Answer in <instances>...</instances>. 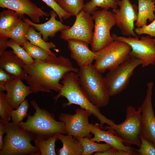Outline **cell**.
Here are the masks:
<instances>
[{"instance_id": "obj_33", "label": "cell", "mask_w": 155, "mask_h": 155, "mask_svg": "<svg viewBox=\"0 0 155 155\" xmlns=\"http://www.w3.org/2000/svg\"><path fill=\"white\" fill-rule=\"evenodd\" d=\"M29 105L27 99L23 101L15 110H13L11 113L12 122L15 123L21 122L27 117Z\"/></svg>"}, {"instance_id": "obj_9", "label": "cell", "mask_w": 155, "mask_h": 155, "mask_svg": "<svg viewBox=\"0 0 155 155\" xmlns=\"http://www.w3.org/2000/svg\"><path fill=\"white\" fill-rule=\"evenodd\" d=\"M92 16L94 24L93 38L90 44L92 50L96 53L114 40L111 35L110 30L116 24L114 13L108 10H97Z\"/></svg>"}, {"instance_id": "obj_7", "label": "cell", "mask_w": 155, "mask_h": 155, "mask_svg": "<svg viewBox=\"0 0 155 155\" xmlns=\"http://www.w3.org/2000/svg\"><path fill=\"white\" fill-rule=\"evenodd\" d=\"M132 49L127 43L114 40L109 45L95 53L94 65L102 73L116 67L129 56Z\"/></svg>"}, {"instance_id": "obj_13", "label": "cell", "mask_w": 155, "mask_h": 155, "mask_svg": "<svg viewBox=\"0 0 155 155\" xmlns=\"http://www.w3.org/2000/svg\"><path fill=\"white\" fill-rule=\"evenodd\" d=\"M90 14L83 10L76 16L73 25L61 31L60 38L64 40H75L89 44L93 36L94 24Z\"/></svg>"}, {"instance_id": "obj_2", "label": "cell", "mask_w": 155, "mask_h": 155, "mask_svg": "<svg viewBox=\"0 0 155 155\" xmlns=\"http://www.w3.org/2000/svg\"><path fill=\"white\" fill-rule=\"evenodd\" d=\"M62 80V86L59 93L53 98L55 102L60 97H65L68 102L63 104V108L73 104L79 106L97 118L100 122V128L105 124L110 126L115 125L113 120L103 115L99 108L90 100L81 86L76 73L69 72Z\"/></svg>"}, {"instance_id": "obj_27", "label": "cell", "mask_w": 155, "mask_h": 155, "mask_svg": "<svg viewBox=\"0 0 155 155\" xmlns=\"http://www.w3.org/2000/svg\"><path fill=\"white\" fill-rule=\"evenodd\" d=\"M58 134L47 139L36 138L34 140L35 145L39 149L40 155H56L55 144L58 140Z\"/></svg>"}, {"instance_id": "obj_8", "label": "cell", "mask_w": 155, "mask_h": 155, "mask_svg": "<svg viewBox=\"0 0 155 155\" xmlns=\"http://www.w3.org/2000/svg\"><path fill=\"white\" fill-rule=\"evenodd\" d=\"M142 63L141 59L129 55L116 67L109 71L104 79L110 96L119 94L127 88L134 70Z\"/></svg>"}, {"instance_id": "obj_1", "label": "cell", "mask_w": 155, "mask_h": 155, "mask_svg": "<svg viewBox=\"0 0 155 155\" xmlns=\"http://www.w3.org/2000/svg\"><path fill=\"white\" fill-rule=\"evenodd\" d=\"M25 80L32 93L59 92L62 84L60 83L67 73H77L79 69L74 67L69 58L61 55L50 56L42 60H34L30 65L24 64Z\"/></svg>"}, {"instance_id": "obj_11", "label": "cell", "mask_w": 155, "mask_h": 155, "mask_svg": "<svg viewBox=\"0 0 155 155\" xmlns=\"http://www.w3.org/2000/svg\"><path fill=\"white\" fill-rule=\"evenodd\" d=\"M75 112L73 115L62 113L59 115V121L64 124L65 134L74 137H90L91 126L89 117L91 115L80 107L76 109Z\"/></svg>"}, {"instance_id": "obj_40", "label": "cell", "mask_w": 155, "mask_h": 155, "mask_svg": "<svg viewBox=\"0 0 155 155\" xmlns=\"http://www.w3.org/2000/svg\"><path fill=\"white\" fill-rule=\"evenodd\" d=\"M8 38L0 37V55H1L7 47L6 45V42Z\"/></svg>"}, {"instance_id": "obj_25", "label": "cell", "mask_w": 155, "mask_h": 155, "mask_svg": "<svg viewBox=\"0 0 155 155\" xmlns=\"http://www.w3.org/2000/svg\"><path fill=\"white\" fill-rule=\"evenodd\" d=\"M75 137L80 141L83 147L82 155H91L94 153L103 152L113 147L106 143L100 144L92 141L87 137Z\"/></svg>"}, {"instance_id": "obj_5", "label": "cell", "mask_w": 155, "mask_h": 155, "mask_svg": "<svg viewBox=\"0 0 155 155\" xmlns=\"http://www.w3.org/2000/svg\"><path fill=\"white\" fill-rule=\"evenodd\" d=\"M19 123H7V132L3 138L4 145L0 151V155H40L38 148L31 143L36 136L22 130Z\"/></svg>"}, {"instance_id": "obj_22", "label": "cell", "mask_w": 155, "mask_h": 155, "mask_svg": "<svg viewBox=\"0 0 155 155\" xmlns=\"http://www.w3.org/2000/svg\"><path fill=\"white\" fill-rule=\"evenodd\" d=\"M24 17V15L13 10L3 9L0 13V36L12 30Z\"/></svg>"}, {"instance_id": "obj_28", "label": "cell", "mask_w": 155, "mask_h": 155, "mask_svg": "<svg viewBox=\"0 0 155 155\" xmlns=\"http://www.w3.org/2000/svg\"><path fill=\"white\" fill-rule=\"evenodd\" d=\"M117 0H90L85 4L83 11L90 14H93L98 10V7L102 9L108 10L117 8Z\"/></svg>"}, {"instance_id": "obj_14", "label": "cell", "mask_w": 155, "mask_h": 155, "mask_svg": "<svg viewBox=\"0 0 155 155\" xmlns=\"http://www.w3.org/2000/svg\"><path fill=\"white\" fill-rule=\"evenodd\" d=\"M154 84L149 82L141 108L142 134L155 145V116L153 108L152 98Z\"/></svg>"}, {"instance_id": "obj_38", "label": "cell", "mask_w": 155, "mask_h": 155, "mask_svg": "<svg viewBox=\"0 0 155 155\" xmlns=\"http://www.w3.org/2000/svg\"><path fill=\"white\" fill-rule=\"evenodd\" d=\"M94 155H132L131 153L112 147L103 152H97Z\"/></svg>"}, {"instance_id": "obj_10", "label": "cell", "mask_w": 155, "mask_h": 155, "mask_svg": "<svg viewBox=\"0 0 155 155\" xmlns=\"http://www.w3.org/2000/svg\"><path fill=\"white\" fill-rule=\"evenodd\" d=\"M114 40L125 42L129 44L132 50L130 56L139 58L142 61V67L155 64V39L149 36L137 37L118 36L112 35Z\"/></svg>"}, {"instance_id": "obj_20", "label": "cell", "mask_w": 155, "mask_h": 155, "mask_svg": "<svg viewBox=\"0 0 155 155\" xmlns=\"http://www.w3.org/2000/svg\"><path fill=\"white\" fill-rule=\"evenodd\" d=\"M23 62L15 54L13 51L5 50L0 55V68L13 76L25 80Z\"/></svg>"}, {"instance_id": "obj_15", "label": "cell", "mask_w": 155, "mask_h": 155, "mask_svg": "<svg viewBox=\"0 0 155 155\" xmlns=\"http://www.w3.org/2000/svg\"><path fill=\"white\" fill-rule=\"evenodd\" d=\"M0 7L26 15L32 22L37 24L40 22V18H44L49 15L30 0H0Z\"/></svg>"}, {"instance_id": "obj_26", "label": "cell", "mask_w": 155, "mask_h": 155, "mask_svg": "<svg viewBox=\"0 0 155 155\" xmlns=\"http://www.w3.org/2000/svg\"><path fill=\"white\" fill-rule=\"evenodd\" d=\"M30 27V26L22 19L12 30L3 37L9 38L22 46L24 43L28 40L26 36Z\"/></svg>"}, {"instance_id": "obj_21", "label": "cell", "mask_w": 155, "mask_h": 155, "mask_svg": "<svg viewBox=\"0 0 155 155\" xmlns=\"http://www.w3.org/2000/svg\"><path fill=\"white\" fill-rule=\"evenodd\" d=\"M137 19L135 23L137 28L147 25L148 20L151 22L155 19V0H137Z\"/></svg>"}, {"instance_id": "obj_42", "label": "cell", "mask_w": 155, "mask_h": 155, "mask_svg": "<svg viewBox=\"0 0 155 155\" xmlns=\"http://www.w3.org/2000/svg\"></svg>"}, {"instance_id": "obj_41", "label": "cell", "mask_w": 155, "mask_h": 155, "mask_svg": "<svg viewBox=\"0 0 155 155\" xmlns=\"http://www.w3.org/2000/svg\"><path fill=\"white\" fill-rule=\"evenodd\" d=\"M55 1H56L58 3V2L59 1V0H54Z\"/></svg>"}, {"instance_id": "obj_4", "label": "cell", "mask_w": 155, "mask_h": 155, "mask_svg": "<svg viewBox=\"0 0 155 155\" xmlns=\"http://www.w3.org/2000/svg\"><path fill=\"white\" fill-rule=\"evenodd\" d=\"M77 74L81 86L90 100L99 108L106 106L111 96L102 73L92 64L80 67Z\"/></svg>"}, {"instance_id": "obj_23", "label": "cell", "mask_w": 155, "mask_h": 155, "mask_svg": "<svg viewBox=\"0 0 155 155\" xmlns=\"http://www.w3.org/2000/svg\"><path fill=\"white\" fill-rule=\"evenodd\" d=\"M58 140L62 143V147L57 150L58 155H82L83 148L80 141L72 136L59 134Z\"/></svg>"}, {"instance_id": "obj_3", "label": "cell", "mask_w": 155, "mask_h": 155, "mask_svg": "<svg viewBox=\"0 0 155 155\" xmlns=\"http://www.w3.org/2000/svg\"><path fill=\"white\" fill-rule=\"evenodd\" d=\"M30 104L35 111L33 115L28 113L25 122L19 123L22 130L33 133L36 138L44 140L56 134H65L64 123L56 121L54 114L40 108L34 100Z\"/></svg>"}, {"instance_id": "obj_6", "label": "cell", "mask_w": 155, "mask_h": 155, "mask_svg": "<svg viewBox=\"0 0 155 155\" xmlns=\"http://www.w3.org/2000/svg\"><path fill=\"white\" fill-rule=\"evenodd\" d=\"M126 113L125 119L121 123L113 126L103 125L101 129L111 130L125 145H135L139 148L141 145L140 137L142 130L141 107H139L136 109L133 106H128Z\"/></svg>"}, {"instance_id": "obj_32", "label": "cell", "mask_w": 155, "mask_h": 155, "mask_svg": "<svg viewBox=\"0 0 155 155\" xmlns=\"http://www.w3.org/2000/svg\"><path fill=\"white\" fill-rule=\"evenodd\" d=\"M13 109L8 102L5 94L0 91V119L6 123L9 122L11 119V113Z\"/></svg>"}, {"instance_id": "obj_31", "label": "cell", "mask_w": 155, "mask_h": 155, "mask_svg": "<svg viewBox=\"0 0 155 155\" xmlns=\"http://www.w3.org/2000/svg\"><path fill=\"white\" fill-rule=\"evenodd\" d=\"M22 47L34 60H44L51 56L45 50L31 43L28 40L24 43Z\"/></svg>"}, {"instance_id": "obj_37", "label": "cell", "mask_w": 155, "mask_h": 155, "mask_svg": "<svg viewBox=\"0 0 155 155\" xmlns=\"http://www.w3.org/2000/svg\"><path fill=\"white\" fill-rule=\"evenodd\" d=\"M15 78L0 68V91L5 90V86L8 82Z\"/></svg>"}, {"instance_id": "obj_39", "label": "cell", "mask_w": 155, "mask_h": 155, "mask_svg": "<svg viewBox=\"0 0 155 155\" xmlns=\"http://www.w3.org/2000/svg\"><path fill=\"white\" fill-rule=\"evenodd\" d=\"M7 123L0 119V150L2 149L4 146L3 135L7 132Z\"/></svg>"}, {"instance_id": "obj_12", "label": "cell", "mask_w": 155, "mask_h": 155, "mask_svg": "<svg viewBox=\"0 0 155 155\" xmlns=\"http://www.w3.org/2000/svg\"><path fill=\"white\" fill-rule=\"evenodd\" d=\"M119 9H113L116 25L123 35L137 37L134 31L135 22L137 20L138 7L130 0H117Z\"/></svg>"}, {"instance_id": "obj_35", "label": "cell", "mask_w": 155, "mask_h": 155, "mask_svg": "<svg viewBox=\"0 0 155 155\" xmlns=\"http://www.w3.org/2000/svg\"><path fill=\"white\" fill-rule=\"evenodd\" d=\"M41 0L56 12L62 22H63V19L66 20L71 16L63 10L54 0Z\"/></svg>"}, {"instance_id": "obj_34", "label": "cell", "mask_w": 155, "mask_h": 155, "mask_svg": "<svg viewBox=\"0 0 155 155\" xmlns=\"http://www.w3.org/2000/svg\"><path fill=\"white\" fill-rule=\"evenodd\" d=\"M140 138L141 145L139 148L137 149L138 155H155V145L142 134Z\"/></svg>"}, {"instance_id": "obj_24", "label": "cell", "mask_w": 155, "mask_h": 155, "mask_svg": "<svg viewBox=\"0 0 155 155\" xmlns=\"http://www.w3.org/2000/svg\"><path fill=\"white\" fill-rule=\"evenodd\" d=\"M42 35L40 32L36 31L33 27L30 26L26 37L31 43L42 49L50 56H56L51 50L56 48L55 44L52 42H46L42 38Z\"/></svg>"}, {"instance_id": "obj_36", "label": "cell", "mask_w": 155, "mask_h": 155, "mask_svg": "<svg viewBox=\"0 0 155 155\" xmlns=\"http://www.w3.org/2000/svg\"><path fill=\"white\" fill-rule=\"evenodd\" d=\"M134 31L137 35L146 34L155 38V19L148 25L135 28Z\"/></svg>"}, {"instance_id": "obj_18", "label": "cell", "mask_w": 155, "mask_h": 155, "mask_svg": "<svg viewBox=\"0 0 155 155\" xmlns=\"http://www.w3.org/2000/svg\"><path fill=\"white\" fill-rule=\"evenodd\" d=\"M67 41L71 57L80 67L92 64L94 60L95 52L89 49L88 43L73 39Z\"/></svg>"}, {"instance_id": "obj_29", "label": "cell", "mask_w": 155, "mask_h": 155, "mask_svg": "<svg viewBox=\"0 0 155 155\" xmlns=\"http://www.w3.org/2000/svg\"><path fill=\"white\" fill-rule=\"evenodd\" d=\"M57 3L67 13L75 16L83 10L84 5V0H59Z\"/></svg>"}, {"instance_id": "obj_17", "label": "cell", "mask_w": 155, "mask_h": 155, "mask_svg": "<svg viewBox=\"0 0 155 155\" xmlns=\"http://www.w3.org/2000/svg\"><path fill=\"white\" fill-rule=\"evenodd\" d=\"M6 99L13 110L17 108L26 97L32 92L29 86L25 85L22 80L14 78L5 86Z\"/></svg>"}, {"instance_id": "obj_19", "label": "cell", "mask_w": 155, "mask_h": 155, "mask_svg": "<svg viewBox=\"0 0 155 155\" xmlns=\"http://www.w3.org/2000/svg\"><path fill=\"white\" fill-rule=\"evenodd\" d=\"M50 18L46 22L42 24H37L32 22L29 19L23 18V19L30 26L33 27L38 31L42 35L43 39L45 41L48 39L49 37L55 36L58 32L69 28L70 26L65 25L61 21L57 20L56 18L57 14L53 10L50 11Z\"/></svg>"}, {"instance_id": "obj_16", "label": "cell", "mask_w": 155, "mask_h": 155, "mask_svg": "<svg viewBox=\"0 0 155 155\" xmlns=\"http://www.w3.org/2000/svg\"><path fill=\"white\" fill-rule=\"evenodd\" d=\"M91 133L94 135L90 139L91 141L98 143L104 142L116 149L129 152L132 155H138L137 149L124 145L122 141L110 129L102 130L100 124L97 123H91Z\"/></svg>"}, {"instance_id": "obj_30", "label": "cell", "mask_w": 155, "mask_h": 155, "mask_svg": "<svg viewBox=\"0 0 155 155\" xmlns=\"http://www.w3.org/2000/svg\"><path fill=\"white\" fill-rule=\"evenodd\" d=\"M6 45L7 47L11 48L15 54L26 65H30L34 61L24 48L12 40H7Z\"/></svg>"}]
</instances>
